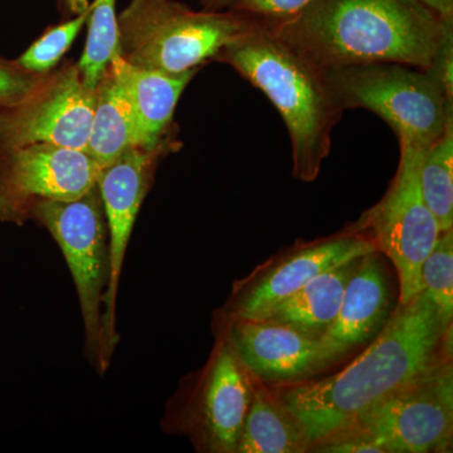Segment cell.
<instances>
[{
  "label": "cell",
  "instance_id": "cell-14",
  "mask_svg": "<svg viewBox=\"0 0 453 453\" xmlns=\"http://www.w3.org/2000/svg\"><path fill=\"white\" fill-rule=\"evenodd\" d=\"M223 329L242 365L264 383H296L320 371L318 340L270 320L223 318Z\"/></svg>",
  "mask_w": 453,
  "mask_h": 453
},
{
  "label": "cell",
  "instance_id": "cell-6",
  "mask_svg": "<svg viewBox=\"0 0 453 453\" xmlns=\"http://www.w3.org/2000/svg\"><path fill=\"white\" fill-rule=\"evenodd\" d=\"M64 253L73 275L85 330L83 353L100 377L110 368L104 344V297L111 277L109 226L97 186L73 201H50L33 211Z\"/></svg>",
  "mask_w": 453,
  "mask_h": 453
},
{
  "label": "cell",
  "instance_id": "cell-17",
  "mask_svg": "<svg viewBox=\"0 0 453 453\" xmlns=\"http://www.w3.org/2000/svg\"><path fill=\"white\" fill-rule=\"evenodd\" d=\"M360 258L351 259L316 276L258 320L288 325L309 338L320 339L338 315L345 288Z\"/></svg>",
  "mask_w": 453,
  "mask_h": 453
},
{
  "label": "cell",
  "instance_id": "cell-18",
  "mask_svg": "<svg viewBox=\"0 0 453 453\" xmlns=\"http://www.w3.org/2000/svg\"><path fill=\"white\" fill-rule=\"evenodd\" d=\"M310 447L308 434L290 408L252 375L251 405L235 453H303Z\"/></svg>",
  "mask_w": 453,
  "mask_h": 453
},
{
  "label": "cell",
  "instance_id": "cell-5",
  "mask_svg": "<svg viewBox=\"0 0 453 453\" xmlns=\"http://www.w3.org/2000/svg\"><path fill=\"white\" fill-rule=\"evenodd\" d=\"M342 111L365 109L395 131L399 146L428 150L453 120V100L429 71L396 62L325 70Z\"/></svg>",
  "mask_w": 453,
  "mask_h": 453
},
{
  "label": "cell",
  "instance_id": "cell-7",
  "mask_svg": "<svg viewBox=\"0 0 453 453\" xmlns=\"http://www.w3.org/2000/svg\"><path fill=\"white\" fill-rule=\"evenodd\" d=\"M452 434L449 359L387 395L348 427L326 438H356L378 447L381 453H427L449 451Z\"/></svg>",
  "mask_w": 453,
  "mask_h": 453
},
{
  "label": "cell",
  "instance_id": "cell-11",
  "mask_svg": "<svg viewBox=\"0 0 453 453\" xmlns=\"http://www.w3.org/2000/svg\"><path fill=\"white\" fill-rule=\"evenodd\" d=\"M95 106L77 62L65 59L38 91L16 105L0 106V150L53 144L85 151Z\"/></svg>",
  "mask_w": 453,
  "mask_h": 453
},
{
  "label": "cell",
  "instance_id": "cell-8",
  "mask_svg": "<svg viewBox=\"0 0 453 453\" xmlns=\"http://www.w3.org/2000/svg\"><path fill=\"white\" fill-rule=\"evenodd\" d=\"M426 153L401 146L398 169L386 195L350 225L392 261L399 280V303H408L422 290L423 262L442 234L422 195L421 164Z\"/></svg>",
  "mask_w": 453,
  "mask_h": 453
},
{
  "label": "cell",
  "instance_id": "cell-21",
  "mask_svg": "<svg viewBox=\"0 0 453 453\" xmlns=\"http://www.w3.org/2000/svg\"><path fill=\"white\" fill-rule=\"evenodd\" d=\"M88 25V40L77 65L83 82L95 88L118 52L116 0H94Z\"/></svg>",
  "mask_w": 453,
  "mask_h": 453
},
{
  "label": "cell",
  "instance_id": "cell-15",
  "mask_svg": "<svg viewBox=\"0 0 453 453\" xmlns=\"http://www.w3.org/2000/svg\"><path fill=\"white\" fill-rule=\"evenodd\" d=\"M389 303L386 270L377 251L368 253L360 258L356 273L349 280L338 315L318 339L321 368L374 338L388 320Z\"/></svg>",
  "mask_w": 453,
  "mask_h": 453
},
{
  "label": "cell",
  "instance_id": "cell-19",
  "mask_svg": "<svg viewBox=\"0 0 453 453\" xmlns=\"http://www.w3.org/2000/svg\"><path fill=\"white\" fill-rule=\"evenodd\" d=\"M131 146H140L135 115L107 67L95 88L94 113L85 151L104 168Z\"/></svg>",
  "mask_w": 453,
  "mask_h": 453
},
{
  "label": "cell",
  "instance_id": "cell-20",
  "mask_svg": "<svg viewBox=\"0 0 453 453\" xmlns=\"http://www.w3.org/2000/svg\"><path fill=\"white\" fill-rule=\"evenodd\" d=\"M421 188L441 232L453 228V120L423 157Z\"/></svg>",
  "mask_w": 453,
  "mask_h": 453
},
{
  "label": "cell",
  "instance_id": "cell-23",
  "mask_svg": "<svg viewBox=\"0 0 453 453\" xmlns=\"http://www.w3.org/2000/svg\"><path fill=\"white\" fill-rule=\"evenodd\" d=\"M89 14L91 11L47 28L16 58L17 64L35 73H50L55 70L76 41L83 26L88 25Z\"/></svg>",
  "mask_w": 453,
  "mask_h": 453
},
{
  "label": "cell",
  "instance_id": "cell-22",
  "mask_svg": "<svg viewBox=\"0 0 453 453\" xmlns=\"http://www.w3.org/2000/svg\"><path fill=\"white\" fill-rule=\"evenodd\" d=\"M422 290L447 324L453 319V228L442 232L421 271Z\"/></svg>",
  "mask_w": 453,
  "mask_h": 453
},
{
  "label": "cell",
  "instance_id": "cell-4",
  "mask_svg": "<svg viewBox=\"0 0 453 453\" xmlns=\"http://www.w3.org/2000/svg\"><path fill=\"white\" fill-rule=\"evenodd\" d=\"M251 22L246 14L195 11L178 0H130L118 14V53L149 70H201Z\"/></svg>",
  "mask_w": 453,
  "mask_h": 453
},
{
  "label": "cell",
  "instance_id": "cell-3",
  "mask_svg": "<svg viewBox=\"0 0 453 453\" xmlns=\"http://www.w3.org/2000/svg\"><path fill=\"white\" fill-rule=\"evenodd\" d=\"M214 61L231 65L266 95L290 136L292 174L303 183L319 177L332 150V134L342 110L324 68L276 37L252 17L251 25L226 43Z\"/></svg>",
  "mask_w": 453,
  "mask_h": 453
},
{
  "label": "cell",
  "instance_id": "cell-12",
  "mask_svg": "<svg viewBox=\"0 0 453 453\" xmlns=\"http://www.w3.org/2000/svg\"><path fill=\"white\" fill-rule=\"evenodd\" d=\"M180 148V145L131 146L118 159L104 166L98 175L97 187L109 226L111 258V277L104 297L103 310L104 344L106 362L110 365L120 340L116 329V300L131 232L140 208L153 187L157 165L164 157Z\"/></svg>",
  "mask_w": 453,
  "mask_h": 453
},
{
  "label": "cell",
  "instance_id": "cell-2",
  "mask_svg": "<svg viewBox=\"0 0 453 453\" xmlns=\"http://www.w3.org/2000/svg\"><path fill=\"white\" fill-rule=\"evenodd\" d=\"M259 22L324 70L396 62L428 71L453 38V19L421 0H310L294 16Z\"/></svg>",
  "mask_w": 453,
  "mask_h": 453
},
{
  "label": "cell",
  "instance_id": "cell-27",
  "mask_svg": "<svg viewBox=\"0 0 453 453\" xmlns=\"http://www.w3.org/2000/svg\"><path fill=\"white\" fill-rule=\"evenodd\" d=\"M447 19H453V0H421Z\"/></svg>",
  "mask_w": 453,
  "mask_h": 453
},
{
  "label": "cell",
  "instance_id": "cell-24",
  "mask_svg": "<svg viewBox=\"0 0 453 453\" xmlns=\"http://www.w3.org/2000/svg\"><path fill=\"white\" fill-rule=\"evenodd\" d=\"M202 9L246 14L256 19L273 22L294 16L310 0H198Z\"/></svg>",
  "mask_w": 453,
  "mask_h": 453
},
{
  "label": "cell",
  "instance_id": "cell-16",
  "mask_svg": "<svg viewBox=\"0 0 453 453\" xmlns=\"http://www.w3.org/2000/svg\"><path fill=\"white\" fill-rule=\"evenodd\" d=\"M109 68L133 107L139 145H181L175 109L184 89L201 70L177 74L149 70L129 64L118 52L112 56Z\"/></svg>",
  "mask_w": 453,
  "mask_h": 453
},
{
  "label": "cell",
  "instance_id": "cell-26",
  "mask_svg": "<svg viewBox=\"0 0 453 453\" xmlns=\"http://www.w3.org/2000/svg\"><path fill=\"white\" fill-rule=\"evenodd\" d=\"M56 2L62 20L81 16L92 8V3H89V0H56Z\"/></svg>",
  "mask_w": 453,
  "mask_h": 453
},
{
  "label": "cell",
  "instance_id": "cell-10",
  "mask_svg": "<svg viewBox=\"0 0 453 453\" xmlns=\"http://www.w3.org/2000/svg\"><path fill=\"white\" fill-rule=\"evenodd\" d=\"M101 166L86 151L53 144L0 150V222L23 226L38 204L73 201L97 186Z\"/></svg>",
  "mask_w": 453,
  "mask_h": 453
},
{
  "label": "cell",
  "instance_id": "cell-1",
  "mask_svg": "<svg viewBox=\"0 0 453 453\" xmlns=\"http://www.w3.org/2000/svg\"><path fill=\"white\" fill-rule=\"evenodd\" d=\"M449 359L452 324L440 318L421 290L396 306L369 347L347 368L324 380L283 384L276 393L299 419L312 446Z\"/></svg>",
  "mask_w": 453,
  "mask_h": 453
},
{
  "label": "cell",
  "instance_id": "cell-25",
  "mask_svg": "<svg viewBox=\"0 0 453 453\" xmlns=\"http://www.w3.org/2000/svg\"><path fill=\"white\" fill-rule=\"evenodd\" d=\"M50 73H31L16 59L0 56V106L16 105L26 100L46 83Z\"/></svg>",
  "mask_w": 453,
  "mask_h": 453
},
{
  "label": "cell",
  "instance_id": "cell-13",
  "mask_svg": "<svg viewBox=\"0 0 453 453\" xmlns=\"http://www.w3.org/2000/svg\"><path fill=\"white\" fill-rule=\"evenodd\" d=\"M375 251L372 241L350 226L342 234L292 250L257 276L235 286L223 318L258 320L316 276Z\"/></svg>",
  "mask_w": 453,
  "mask_h": 453
},
{
  "label": "cell",
  "instance_id": "cell-9",
  "mask_svg": "<svg viewBox=\"0 0 453 453\" xmlns=\"http://www.w3.org/2000/svg\"><path fill=\"white\" fill-rule=\"evenodd\" d=\"M251 401V372L222 327L207 365L166 408L163 428L187 434L199 451L235 453Z\"/></svg>",
  "mask_w": 453,
  "mask_h": 453
}]
</instances>
